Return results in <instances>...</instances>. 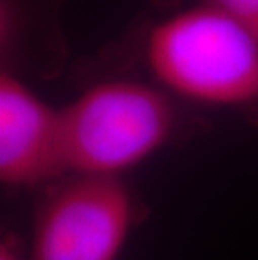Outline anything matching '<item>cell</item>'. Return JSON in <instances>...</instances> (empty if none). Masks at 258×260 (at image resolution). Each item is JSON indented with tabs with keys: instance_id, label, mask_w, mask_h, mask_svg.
Returning a JSON list of instances; mask_svg holds the SVG:
<instances>
[{
	"instance_id": "cell-1",
	"label": "cell",
	"mask_w": 258,
	"mask_h": 260,
	"mask_svg": "<svg viewBox=\"0 0 258 260\" xmlns=\"http://www.w3.org/2000/svg\"><path fill=\"white\" fill-rule=\"evenodd\" d=\"M146 62L164 89L190 103L258 101V39L206 4L159 20L146 39Z\"/></svg>"
},
{
	"instance_id": "cell-2",
	"label": "cell",
	"mask_w": 258,
	"mask_h": 260,
	"mask_svg": "<svg viewBox=\"0 0 258 260\" xmlns=\"http://www.w3.org/2000/svg\"><path fill=\"white\" fill-rule=\"evenodd\" d=\"M60 111L69 175L119 178L156 154L174 129L164 92L129 79L97 82Z\"/></svg>"
},
{
	"instance_id": "cell-3",
	"label": "cell",
	"mask_w": 258,
	"mask_h": 260,
	"mask_svg": "<svg viewBox=\"0 0 258 260\" xmlns=\"http://www.w3.org/2000/svg\"><path fill=\"white\" fill-rule=\"evenodd\" d=\"M37 213L29 260H119L136 222L121 178L69 175Z\"/></svg>"
},
{
	"instance_id": "cell-4",
	"label": "cell",
	"mask_w": 258,
	"mask_h": 260,
	"mask_svg": "<svg viewBox=\"0 0 258 260\" xmlns=\"http://www.w3.org/2000/svg\"><path fill=\"white\" fill-rule=\"evenodd\" d=\"M69 176L60 108L10 71L0 73V181L29 188Z\"/></svg>"
},
{
	"instance_id": "cell-5",
	"label": "cell",
	"mask_w": 258,
	"mask_h": 260,
	"mask_svg": "<svg viewBox=\"0 0 258 260\" xmlns=\"http://www.w3.org/2000/svg\"><path fill=\"white\" fill-rule=\"evenodd\" d=\"M201 4L227 14L258 39V0H201Z\"/></svg>"
},
{
	"instance_id": "cell-6",
	"label": "cell",
	"mask_w": 258,
	"mask_h": 260,
	"mask_svg": "<svg viewBox=\"0 0 258 260\" xmlns=\"http://www.w3.org/2000/svg\"><path fill=\"white\" fill-rule=\"evenodd\" d=\"M0 260H29V257L22 255L17 245L10 239H5L0 243Z\"/></svg>"
}]
</instances>
